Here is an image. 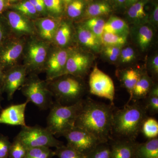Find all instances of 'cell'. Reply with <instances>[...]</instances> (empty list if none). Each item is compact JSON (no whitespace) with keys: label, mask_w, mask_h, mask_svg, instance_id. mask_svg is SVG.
Returning a JSON list of instances; mask_svg holds the SVG:
<instances>
[{"label":"cell","mask_w":158,"mask_h":158,"mask_svg":"<svg viewBox=\"0 0 158 158\" xmlns=\"http://www.w3.org/2000/svg\"><path fill=\"white\" fill-rule=\"evenodd\" d=\"M113 113L111 106L89 98L84 100L75 127L87 131L102 143H107L112 134Z\"/></svg>","instance_id":"1"},{"label":"cell","mask_w":158,"mask_h":158,"mask_svg":"<svg viewBox=\"0 0 158 158\" xmlns=\"http://www.w3.org/2000/svg\"><path fill=\"white\" fill-rule=\"evenodd\" d=\"M146 111L144 107L134 103L113 112L112 134L122 139L135 141L147 118Z\"/></svg>","instance_id":"2"},{"label":"cell","mask_w":158,"mask_h":158,"mask_svg":"<svg viewBox=\"0 0 158 158\" xmlns=\"http://www.w3.org/2000/svg\"><path fill=\"white\" fill-rule=\"evenodd\" d=\"M47 82L53 97L61 104H73L83 99L85 87L81 78L64 75Z\"/></svg>","instance_id":"3"},{"label":"cell","mask_w":158,"mask_h":158,"mask_svg":"<svg viewBox=\"0 0 158 158\" xmlns=\"http://www.w3.org/2000/svg\"><path fill=\"white\" fill-rule=\"evenodd\" d=\"M84 100L70 105H63L54 102L47 120V128L54 136H62L66 131L75 127Z\"/></svg>","instance_id":"4"},{"label":"cell","mask_w":158,"mask_h":158,"mask_svg":"<svg viewBox=\"0 0 158 158\" xmlns=\"http://www.w3.org/2000/svg\"><path fill=\"white\" fill-rule=\"evenodd\" d=\"M52 44L37 36L27 38L23 56L22 65L28 75L44 72L45 66Z\"/></svg>","instance_id":"5"},{"label":"cell","mask_w":158,"mask_h":158,"mask_svg":"<svg viewBox=\"0 0 158 158\" xmlns=\"http://www.w3.org/2000/svg\"><path fill=\"white\" fill-rule=\"evenodd\" d=\"M20 88L27 100L33 103L40 110L50 109L53 103V97L49 90L47 82L40 78L38 75H28Z\"/></svg>","instance_id":"6"},{"label":"cell","mask_w":158,"mask_h":158,"mask_svg":"<svg viewBox=\"0 0 158 158\" xmlns=\"http://www.w3.org/2000/svg\"><path fill=\"white\" fill-rule=\"evenodd\" d=\"M16 137L27 149L36 147H55L63 145L46 127L38 125L22 127Z\"/></svg>","instance_id":"7"},{"label":"cell","mask_w":158,"mask_h":158,"mask_svg":"<svg viewBox=\"0 0 158 158\" xmlns=\"http://www.w3.org/2000/svg\"><path fill=\"white\" fill-rule=\"evenodd\" d=\"M27 39L10 35L0 46V65L4 70L20 64Z\"/></svg>","instance_id":"8"},{"label":"cell","mask_w":158,"mask_h":158,"mask_svg":"<svg viewBox=\"0 0 158 158\" xmlns=\"http://www.w3.org/2000/svg\"><path fill=\"white\" fill-rule=\"evenodd\" d=\"M2 15L6 20L11 35L26 38L37 36L33 20L11 9H8Z\"/></svg>","instance_id":"9"},{"label":"cell","mask_w":158,"mask_h":158,"mask_svg":"<svg viewBox=\"0 0 158 158\" xmlns=\"http://www.w3.org/2000/svg\"><path fill=\"white\" fill-rule=\"evenodd\" d=\"M67 141L66 145L87 156L102 143L85 130L74 127L62 134Z\"/></svg>","instance_id":"10"},{"label":"cell","mask_w":158,"mask_h":158,"mask_svg":"<svg viewBox=\"0 0 158 158\" xmlns=\"http://www.w3.org/2000/svg\"><path fill=\"white\" fill-rule=\"evenodd\" d=\"M90 93L109 100L113 105L115 96V87L113 80L101 70L96 64L89 77Z\"/></svg>","instance_id":"11"},{"label":"cell","mask_w":158,"mask_h":158,"mask_svg":"<svg viewBox=\"0 0 158 158\" xmlns=\"http://www.w3.org/2000/svg\"><path fill=\"white\" fill-rule=\"evenodd\" d=\"M89 54L74 46L71 47L69 55L62 75H71L83 78L88 73L92 63Z\"/></svg>","instance_id":"12"},{"label":"cell","mask_w":158,"mask_h":158,"mask_svg":"<svg viewBox=\"0 0 158 158\" xmlns=\"http://www.w3.org/2000/svg\"><path fill=\"white\" fill-rule=\"evenodd\" d=\"M70 47L61 48L52 44L46 62L44 72L46 81L61 76L65 69Z\"/></svg>","instance_id":"13"},{"label":"cell","mask_w":158,"mask_h":158,"mask_svg":"<svg viewBox=\"0 0 158 158\" xmlns=\"http://www.w3.org/2000/svg\"><path fill=\"white\" fill-rule=\"evenodd\" d=\"M27 75L25 67L22 64L5 71L2 92L6 94L8 100L12 99L14 94L21 88Z\"/></svg>","instance_id":"14"},{"label":"cell","mask_w":158,"mask_h":158,"mask_svg":"<svg viewBox=\"0 0 158 158\" xmlns=\"http://www.w3.org/2000/svg\"><path fill=\"white\" fill-rule=\"evenodd\" d=\"M28 103L26 100L23 103L11 105L2 109L0 113V124L25 126V111Z\"/></svg>","instance_id":"15"},{"label":"cell","mask_w":158,"mask_h":158,"mask_svg":"<svg viewBox=\"0 0 158 158\" xmlns=\"http://www.w3.org/2000/svg\"><path fill=\"white\" fill-rule=\"evenodd\" d=\"M61 19L47 16L38 17L34 20L37 37L52 44Z\"/></svg>","instance_id":"16"},{"label":"cell","mask_w":158,"mask_h":158,"mask_svg":"<svg viewBox=\"0 0 158 158\" xmlns=\"http://www.w3.org/2000/svg\"><path fill=\"white\" fill-rule=\"evenodd\" d=\"M75 33L72 23L68 20L61 19L55 34L52 44L61 48H68L71 45Z\"/></svg>","instance_id":"17"},{"label":"cell","mask_w":158,"mask_h":158,"mask_svg":"<svg viewBox=\"0 0 158 158\" xmlns=\"http://www.w3.org/2000/svg\"><path fill=\"white\" fill-rule=\"evenodd\" d=\"M75 35L77 41L82 46L96 52H99L101 48V41L81 24L77 26Z\"/></svg>","instance_id":"18"},{"label":"cell","mask_w":158,"mask_h":158,"mask_svg":"<svg viewBox=\"0 0 158 158\" xmlns=\"http://www.w3.org/2000/svg\"><path fill=\"white\" fill-rule=\"evenodd\" d=\"M134 36L136 44L142 51H145L151 44L154 37L153 28L149 23L135 25Z\"/></svg>","instance_id":"19"},{"label":"cell","mask_w":158,"mask_h":158,"mask_svg":"<svg viewBox=\"0 0 158 158\" xmlns=\"http://www.w3.org/2000/svg\"><path fill=\"white\" fill-rule=\"evenodd\" d=\"M136 144L126 139L116 141L111 148V158H135Z\"/></svg>","instance_id":"20"},{"label":"cell","mask_w":158,"mask_h":158,"mask_svg":"<svg viewBox=\"0 0 158 158\" xmlns=\"http://www.w3.org/2000/svg\"><path fill=\"white\" fill-rule=\"evenodd\" d=\"M135 158H158V138L148 139V141L136 144Z\"/></svg>","instance_id":"21"},{"label":"cell","mask_w":158,"mask_h":158,"mask_svg":"<svg viewBox=\"0 0 158 158\" xmlns=\"http://www.w3.org/2000/svg\"><path fill=\"white\" fill-rule=\"evenodd\" d=\"M152 85V80L148 75L147 72H141L140 78L133 90L131 100L133 99L138 100L145 98Z\"/></svg>","instance_id":"22"},{"label":"cell","mask_w":158,"mask_h":158,"mask_svg":"<svg viewBox=\"0 0 158 158\" xmlns=\"http://www.w3.org/2000/svg\"><path fill=\"white\" fill-rule=\"evenodd\" d=\"M147 2L148 0H140L131 6L127 11L128 17L135 25L148 23L147 15L144 9Z\"/></svg>","instance_id":"23"},{"label":"cell","mask_w":158,"mask_h":158,"mask_svg":"<svg viewBox=\"0 0 158 158\" xmlns=\"http://www.w3.org/2000/svg\"><path fill=\"white\" fill-rule=\"evenodd\" d=\"M141 72L138 69L131 68L123 71L120 75V81L123 87L127 90L130 95V101L135 86L141 76Z\"/></svg>","instance_id":"24"},{"label":"cell","mask_w":158,"mask_h":158,"mask_svg":"<svg viewBox=\"0 0 158 158\" xmlns=\"http://www.w3.org/2000/svg\"><path fill=\"white\" fill-rule=\"evenodd\" d=\"M104 32L127 36L129 33V27L123 19L112 16L105 23Z\"/></svg>","instance_id":"25"},{"label":"cell","mask_w":158,"mask_h":158,"mask_svg":"<svg viewBox=\"0 0 158 158\" xmlns=\"http://www.w3.org/2000/svg\"><path fill=\"white\" fill-rule=\"evenodd\" d=\"M9 9L15 10L33 20L40 17L35 7L29 0L12 4L9 6Z\"/></svg>","instance_id":"26"},{"label":"cell","mask_w":158,"mask_h":158,"mask_svg":"<svg viewBox=\"0 0 158 158\" xmlns=\"http://www.w3.org/2000/svg\"><path fill=\"white\" fill-rule=\"evenodd\" d=\"M111 11L110 6L106 2H100L93 3L85 10V18L86 19L94 17H98L107 15Z\"/></svg>","instance_id":"27"},{"label":"cell","mask_w":158,"mask_h":158,"mask_svg":"<svg viewBox=\"0 0 158 158\" xmlns=\"http://www.w3.org/2000/svg\"><path fill=\"white\" fill-rule=\"evenodd\" d=\"M105 23L104 20L98 17L88 19L81 24L91 31L101 41L102 36L104 32Z\"/></svg>","instance_id":"28"},{"label":"cell","mask_w":158,"mask_h":158,"mask_svg":"<svg viewBox=\"0 0 158 158\" xmlns=\"http://www.w3.org/2000/svg\"><path fill=\"white\" fill-rule=\"evenodd\" d=\"M48 16L61 19L64 10L63 0H44Z\"/></svg>","instance_id":"29"},{"label":"cell","mask_w":158,"mask_h":158,"mask_svg":"<svg viewBox=\"0 0 158 158\" xmlns=\"http://www.w3.org/2000/svg\"><path fill=\"white\" fill-rule=\"evenodd\" d=\"M141 131L142 132L145 138L148 139L158 138L157 120L152 117H147L142 123Z\"/></svg>","instance_id":"30"},{"label":"cell","mask_w":158,"mask_h":158,"mask_svg":"<svg viewBox=\"0 0 158 158\" xmlns=\"http://www.w3.org/2000/svg\"><path fill=\"white\" fill-rule=\"evenodd\" d=\"M127 36L104 32L102 38V45L104 46H123L127 41Z\"/></svg>","instance_id":"31"},{"label":"cell","mask_w":158,"mask_h":158,"mask_svg":"<svg viewBox=\"0 0 158 158\" xmlns=\"http://www.w3.org/2000/svg\"><path fill=\"white\" fill-rule=\"evenodd\" d=\"M145 109L152 114L158 113V85H152L148 94Z\"/></svg>","instance_id":"32"},{"label":"cell","mask_w":158,"mask_h":158,"mask_svg":"<svg viewBox=\"0 0 158 158\" xmlns=\"http://www.w3.org/2000/svg\"><path fill=\"white\" fill-rule=\"evenodd\" d=\"M54 152L59 158H87V156L67 145L57 148Z\"/></svg>","instance_id":"33"},{"label":"cell","mask_w":158,"mask_h":158,"mask_svg":"<svg viewBox=\"0 0 158 158\" xmlns=\"http://www.w3.org/2000/svg\"><path fill=\"white\" fill-rule=\"evenodd\" d=\"M27 150L22 142L15 137L11 142L9 158H26Z\"/></svg>","instance_id":"34"},{"label":"cell","mask_w":158,"mask_h":158,"mask_svg":"<svg viewBox=\"0 0 158 158\" xmlns=\"http://www.w3.org/2000/svg\"><path fill=\"white\" fill-rule=\"evenodd\" d=\"M55 152L50 148L36 147L28 149L26 158H52Z\"/></svg>","instance_id":"35"},{"label":"cell","mask_w":158,"mask_h":158,"mask_svg":"<svg viewBox=\"0 0 158 158\" xmlns=\"http://www.w3.org/2000/svg\"><path fill=\"white\" fill-rule=\"evenodd\" d=\"M84 0H72L67 7V14L72 19L78 18L81 15L85 8Z\"/></svg>","instance_id":"36"},{"label":"cell","mask_w":158,"mask_h":158,"mask_svg":"<svg viewBox=\"0 0 158 158\" xmlns=\"http://www.w3.org/2000/svg\"><path fill=\"white\" fill-rule=\"evenodd\" d=\"M87 158H111V148L106 143H101L87 156Z\"/></svg>","instance_id":"37"},{"label":"cell","mask_w":158,"mask_h":158,"mask_svg":"<svg viewBox=\"0 0 158 158\" xmlns=\"http://www.w3.org/2000/svg\"><path fill=\"white\" fill-rule=\"evenodd\" d=\"M136 58V53L132 48L130 47L122 48L118 57V61L123 65L131 63Z\"/></svg>","instance_id":"38"},{"label":"cell","mask_w":158,"mask_h":158,"mask_svg":"<svg viewBox=\"0 0 158 158\" xmlns=\"http://www.w3.org/2000/svg\"><path fill=\"white\" fill-rule=\"evenodd\" d=\"M122 46H104L103 53L108 60L111 62H116L118 60Z\"/></svg>","instance_id":"39"},{"label":"cell","mask_w":158,"mask_h":158,"mask_svg":"<svg viewBox=\"0 0 158 158\" xmlns=\"http://www.w3.org/2000/svg\"><path fill=\"white\" fill-rule=\"evenodd\" d=\"M11 144L9 137L0 134V158H9Z\"/></svg>","instance_id":"40"},{"label":"cell","mask_w":158,"mask_h":158,"mask_svg":"<svg viewBox=\"0 0 158 158\" xmlns=\"http://www.w3.org/2000/svg\"><path fill=\"white\" fill-rule=\"evenodd\" d=\"M10 35L6 20L2 15H0V46Z\"/></svg>","instance_id":"41"},{"label":"cell","mask_w":158,"mask_h":158,"mask_svg":"<svg viewBox=\"0 0 158 158\" xmlns=\"http://www.w3.org/2000/svg\"><path fill=\"white\" fill-rule=\"evenodd\" d=\"M149 70L153 75L156 76L158 74V55L156 54L152 57L149 61L148 65Z\"/></svg>","instance_id":"42"},{"label":"cell","mask_w":158,"mask_h":158,"mask_svg":"<svg viewBox=\"0 0 158 158\" xmlns=\"http://www.w3.org/2000/svg\"><path fill=\"white\" fill-rule=\"evenodd\" d=\"M149 23L153 29H156L158 26V6L157 4H156L154 9L153 11L152 14L151 16Z\"/></svg>","instance_id":"43"},{"label":"cell","mask_w":158,"mask_h":158,"mask_svg":"<svg viewBox=\"0 0 158 158\" xmlns=\"http://www.w3.org/2000/svg\"><path fill=\"white\" fill-rule=\"evenodd\" d=\"M11 4L8 0H0V15L2 14L9 9Z\"/></svg>","instance_id":"44"},{"label":"cell","mask_w":158,"mask_h":158,"mask_svg":"<svg viewBox=\"0 0 158 158\" xmlns=\"http://www.w3.org/2000/svg\"><path fill=\"white\" fill-rule=\"evenodd\" d=\"M5 71L3 69L2 67L0 65V91L2 92V88L3 79H4V75H5Z\"/></svg>","instance_id":"45"},{"label":"cell","mask_w":158,"mask_h":158,"mask_svg":"<svg viewBox=\"0 0 158 158\" xmlns=\"http://www.w3.org/2000/svg\"><path fill=\"white\" fill-rule=\"evenodd\" d=\"M114 2L118 5H121L125 3L126 0H112Z\"/></svg>","instance_id":"46"},{"label":"cell","mask_w":158,"mask_h":158,"mask_svg":"<svg viewBox=\"0 0 158 158\" xmlns=\"http://www.w3.org/2000/svg\"><path fill=\"white\" fill-rule=\"evenodd\" d=\"M29 1L35 7L41 0H29Z\"/></svg>","instance_id":"47"},{"label":"cell","mask_w":158,"mask_h":158,"mask_svg":"<svg viewBox=\"0 0 158 158\" xmlns=\"http://www.w3.org/2000/svg\"><path fill=\"white\" fill-rule=\"evenodd\" d=\"M2 93L0 91V113H1V111L2 110V101L3 100V98L2 97Z\"/></svg>","instance_id":"48"},{"label":"cell","mask_w":158,"mask_h":158,"mask_svg":"<svg viewBox=\"0 0 158 158\" xmlns=\"http://www.w3.org/2000/svg\"><path fill=\"white\" fill-rule=\"evenodd\" d=\"M140 1V0H131V2H130L129 6H131L133 4H135L137 2H138V1Z\"/></svg>","instance_id":"49"},{"label":"cell","mask_w":158,"mask_h":158,"mask_svg":"<svg viewBox=\"0 0 158 158\" xmlns=\"http://www.w3.org/2000/svg\"><path fill=\"white\" fill-rule=\"evenodd\" d=\"M72 0H63V2L67 6H68V4H69L72 2Z\"/></svg>","instance_id":"50"},{"label":"cell","mask_w":158,"mask_h":158,"mask_svg":"<svg viewBox=\"0 0 158 158\" xmlns=\"http://www.w3.org/2000/svg\"><path fill=\"white\" fill-rule=\"evenodd\" d=\"M8 1H9V3L11 4V3L15 2H17L18 1H19V0H8Z\"/></svg>","instance_id":"51"},{"label":"cell","mask_w":158,"mask_h":158,"mask_svg":"<svg viewBox=\"0 0 158 158\" xmlns=\"http://www.w3.org/2000/svg\"><path fill=\"white\" fill-rule=\"evenodd\" d=\"M131 0H126V4L127 6H129V4L130 2H131Z\"/></svg>","instance_id":"52"},{"label":"cell","mask_w":158,"mask_h":158,"mask_svg":"<svg viewBox=\"0 0 158 158\" xmlns=\"http://www.w3.org/2000/svg\"></svg>","instance_id":"53"}]
</instances>
